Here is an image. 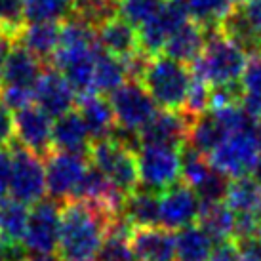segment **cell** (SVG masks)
<instances>
[{
	"label": "cell",
	"instance_id": "obj_29",
	"mask_svg": "<svg viewBox=\"0 0 261 261\" xmlns=\"http://www.w3.org/2000/svg\"><path fill=\"white\" fill-rule=\"evenodd\" d=\"M128 69L124 59H118L99 48L97 59H95V73H94V92L97 94H113L115 90L124 86L128 82Z\"/></svg>",
	"mask_w": 261,
	"mask_h": 261
},
{
	"label": "cell",
	"instance_id": "obj_18",
	"mask_svg": "<svg viewBox=\"0 0 261 261\" xmlns=\"http://www.w3.org/2000/svg\"><path fill=\"white\" fill-rule=\"evenodd\" d=\"M44 69L46 67H44L42 59H38L27 48L14 42V46H12V50H10L6 58V63H4L0 84L35 90L37 82L42 76Z\"/></svg>",
	"mask_w": 261,
	"mask_h": 261
},
{
	"label": "cell",
	"instance_id": "obj_37",
	"mask_svg": "<svg viewBox=\"0 0 261 261\" xmlns=\"http://www.w3.org/2000/svg\"><path fill=\"white\" fill-rule=\"evenodd\" d=\"M240 14L248 23V27L252 29L257 40L261 42V0H246V2H239Z\"/></svg>",
	"mask_w": 261,
	"mask_h": 261
},
{
	"label": "cell",
	"instance_id": "obj_34",
	"mask_svg": "<svg viewBox=\"0 0 261 261\" xmlns=\"http://www.w3.org/2000/svg\"><path fill=\"white\" fill-rule=\"evenodd\" d=\"M25 21V0H0V31L4 35L15 40Z\"/></svg>",
	"mask_w": 261,
	"mask_h": 261
},
{
	"label": "cell",
	"instance_id": "obj_3",
	"mask_svg": "<svg viewBox=\"0 0 261 261\" xmlns=\"http://www.w3.org/2000/svg\"><path fill=\"white\" fill-rule=\"evenodd\" d=\"M193 80V69L164 54L149 58L139 82L160 109L181 111Z\"/></svg>",
	"mask_w": 261,
	"mask_h": 261
},
{
	"label": "cell",
	"instance_id": "obj_31",
	"mask_svg": "<svg viewBox=\"0 0 261 261\" xmlns=\"http://www.w3.org/2000/svg\"><path fill=\"white\" fill-rule=\"evenodd\" d=\"M191 19L202 25L204 29H216L229 15L234 2L232 0H187Z\"/></svg>",
	"mask_w": 261,
	"mask_h": 261
},
{
	"label": "cell",
	"instance_id": "obj_16",
	"mask_svg": "<svg viewBox=\"0 0 261 261\" xmlns=\"http://www.w3.org/2000/svg\"><path fill=\"white\" fill-rule=\"evenodd\" d=\"M136 261H177L175 234L164 227H136L130 234Z\"/></svg>",
	"mask_w": 261,
	"mask_h": 261
},
{
	"label": "cell",
	"instance_id": "obj_4",
	"mask_svg": "<svg viewBox=\"0 0 261 261\" xmlns=\"http://www.w3.org/2000/svg\"><path fill=\"white\" fill-rule=\"evenodd\" d=\"M210 164L231 179L255 175L261 160V126L250 122L237 132H231L212 152Z\"/></svg>",
	"mask_w": 261,
	"mask_h": 261
},
{
	"label": "cell",
	"instance_id": "obj_32",
	"mask_svg": "<svg viewBox=\"0 0 261 261\" xmlns=\"http://www.w3.org/2000/svg\"><path fill=\"white\" fill-rule=\"evenodd\" d=\"M166 2L168 0H116V12L136 29H141L162 12Z\"/></svg>",
	"mask_w": 261,
	"mask_h": 261
},
{
	"label": "cell",
	"instance_id": "obj_8",
	"mask_svg": "<svg viewBox=\"0 0 261 261\" xmlns=\"http://www.w3.org/2000/svg\"><path fill=\"white\" fill-rule=\"evenodd\" d=\"M10 151H12V159H14L12 187H10L12 198L27 204V206L40 202L44 195L48 193L44 159L19 145L17 141L10 145Z\"/></svg>",
	"mask_w": 261,
	"mask_h": 261
},
{
	"label": "cell",
	"instance_id": "obj_10",
	"mask_svg": "<svg viewBox=\"0 0 261 261\" xmlns=\"http://www.w3.org/2000/svg\"><path fill=\"white\" fill-rule=\"evenodd\" d=\"M86 154L54 151L46 159V183L54 200H71L79 189L82 177L90 168Z\"/></svg>",
	"mask_w": 261,
	"mask_h": 261
},
{
	"label": "cell",
	"instance_id": "obj_46",
	"mask_svg": "<svg viewBox=\"0 0 261 261\" xmlns=\"http://www.w3.org/2000/svg\"><path fill=\"white\" fill-rule=\"evenodd\" d=\"M259 237H261V229H259Z\"/></svg>",
	"mask_w": 261,
	"mask_h": 261
},
{
	"label": "cell",
	"instance_id": "obj_21",
	"mask_svg": "<svg viewBox=\"0 0 261 261\" xmlns=\"http://www.w3.org/2000/svg\"><path fill=\"white\" fill-rule=\"evenodd\" d=\"M204 44H206V29L193 19H189L185 25H181L172 37L168 38L162 54L191 67L200 58Z\"/></svg>",
	"mask_w": 261,
	"mask_h": 261
},
{
	"label": "cell",
	"instance_id": "obj_5",
	"mask_svg": "<svg viewBox=\"0 0 261 261\" xmlns=\"http://www.w3.org/2000/svg\"><path fill=\"white\" fill-rule=\"evenodd\" d=\"M90 164L101 172L113 187L122 196H128L139 189L138 151L116 138L92 141L88 152Z\"/></svg>",
	"mask_w": 261,
	"mask_h": 261
},
{
	"label": "cell",
	"instance_id": "obj_30",
	"mask_svg": "<svg viewBox=\"0 0 261 261\" xmlns=\"http://www.w3.org/2000/svg\"><path fill=\"white\" fill-rule=\"evenodd\" d=\"M74 0H25V19L63 23L73 15Z\"/></svg>",
	"mask_w": 261,
	"mask_h": 261
},
{
	"label": "cell",
	"instance_id": "obj_15",
	"mask_svg": "<svg viewBox=\"0 0 261 261\" xmlns=\"http://www.w3.org/2000/svg\"><path fill=\"white\" fill-rule=\"evenodd\" d=\"M74 101H76V92L67 82L65 76L56 67H46L35 86V105H38L51 118H58L73 111Z\"/></svg>",
	"mask_w": 261,
	"mask_h": 261
},
{
	"label": "cell",
	"instance_id": "obj_42",
	"mask_svg": "<svg viewBox=\"0 0 261 261\" xmlns=\"http://www.w3.org/2000/svg\"><path fill=\"white\" fill-rule=\"evenodd\" d=\"M14 38H10L8 35H4L2 31H0V79H2V71H4V63H6V58L10 50H12V46H14Z\"/></svg>",
	"mask_w": 261,
	"mask_h": 261
},
{
	"label": "cell",
	"instance_id": "obj_35",
	"mask_svg": "<svg viewBox=\"0 0 261 261\" xmlns=\"http://www.w3.org/2000/svg\"><path fill=\"white\" fill-rule=\"evenodd\" d=\"M0 103L12 113H17L35 103V90L0 84Z\"/></svg>",
	"mask_w": 261,
	"mask_h": 261
},
{
	"label": "cell",
	"instance_id": "obj_9",
	"mask_svg": "<svg viewBox=\"0 0 261 261\" xmlns=\"http://www.w3.org/2000/svg\"><path fill=\"white\" fill-rule=\"evenodd\" d=\"M59 234H61V208L54 198H42L33 204L29 225L23 244L31 255L58 254Z\"/></svg>",
	"mask_w": 261,
	"mask_h": 261
},
{
	"label": "cell",
	"instance_id": "obj_43",
	"mask_svg": "<svg viewBox=\"0 0 261 261\" xmlns=\"http://www.w3.org/2000/svg\"><path fill=\"white\" fill-rule=\"evenodd\" d=\"M255 179L261 183V160H259V166H257V170H255Z\"/></svg>",
	"mask_w": 261,
	"mask_h": 261
},
{
	"label": "cell",
	"instance_id": "obj_19",
	"mask_svg": "<svg viewBox=\"0 0 261 261\" xmlns=\"http://www.w3.org/2000/svg\"><path fill=\"white\" fill-rule=\"evenodd\" d=\"M76 111L82 116V122L86 126L92 141L113 138L116 130L115 113H113L111 101H107L101 94L90 92V94L80 95Z\"/></svg>",
	"mask_w": 261,
	"mask_h": 261
},
{
	"label": "cell",
	"instance_id": "obj_39",
	"mask_svg": "<svg viewBox=\"0 0 261 261\" xmlns=\"http://www.w3.org/2000/svg\"><path fill=\"white\" fill-rule=\"evenodd\" d=\"M15 141V122L14 113L6 109L0 103V149L2 147H10Z\"/></svg>",
	"mask_w": 261,
	"mask_h": 261
},
{
	"label": "cell",
	"instance_id": "obj_1",
	"mask_svg": "<svg viewBox=\"0 0 261 261\" xmlns=\"http://www.w3.org/2000/svg\"><path fill=\"white\" fill-rule=\"evenodd\" d=\"M118 214L84 200H67L61 208L58 255L61 261H86L99 254L109 225Z\"/></svg>",
	"mask_w": 261,
	"mask_h": 261
},
{
	"label": "cell",
	"instance_id": "obj_6",
	"mask_svg": "<svg viewBox=\"0 0 261 261\" xmlns=\"http://www.w3.org/2000/svg\"><path fill=\"white\" fill-rule=\"evenodd\" d=\"M138 168L141 187L152 193H162L179 183L181 149L170 145H139Z\"/></svg>",
	"mask_w": 261,
	"mask_h": 261
},
{
	"label": "cell",
	"instance_id": "obj_41",
	"mask_svg": "<svg viewBox=\"0 0 261 261\" xmlns=\"http://www.w3.org/2000/svg\"><path fill=\"white\" fill-rule=\"evenodd\" d=\"M210 261H242V255H240L234 240H229V242L216 244Z\"/></svg>",
	"mask_w": 261,
	"mask_h": 261
},
{
	"label": "cell",
	"instance_id": "obj_36",
	"mask_svg": "<svg viewBox=\"0 0 261 261\" xmlns=\"http://www.w3.org/2000/svg\"><path fill=\"white\" fill-rule=\"evenodd\" d=\"M242 92L250 95H259L261 97V51L252 54L248 58L246 69L240 79Z\"/></svg>",
	"mask_w": 261,
	"mask_h": 261
},
{
	"label": "cell",
	"instance_id": "obj_17",
	"mask_svg": "<svg viewBox=\"0 0 261 261\" xmlns=\"http://www.w3.org/2000/svg\"><path fill=\"white\" fill-rule=\"evenodd\" d=\"M95 37L103 51L118 59H128L141 51L138 29L120 15H115L95 27Z\"/></svg>",
	"mask_w": 261,
	"mask_h": 261
},
{
	"label": "cell",
	"instance_id": "obj_26",
	"mask_svg": "<svg viewBox=\"0 0 261 261\" xmlns=\"http://www.w3.org/2000/svg\"><path fill=\"white\" fill-rule=\"evenodd\" d=\"M216 242L198 223L189 225L175 232V259L177 261H210Z\"/></svg>",
	"mask_w": 261,
	"mask_h": 261
},
{
	"label": "cell",
	"instance_id": "obj_12",
	"mask_svg": "<svg viewBox=\"0 0 261 261\" xmlns=\"http://www.w3.org/2000/svg\"><path fill=\"white\" fill-rule=\"evenodd\" d=\"M200 198L187 183H175L160 193V227L181 231L195 225L200 216Z\"/></svg>",
	"mask_w": 261,
	"mask_h": 261
},
{
	"label": "cell",
	"instance_id": "obj_13",
	"mask_svg": "<svg viewBox=\"0 0 261 261\" xmlns=\"http://www.w3.org/2000/svg\"><path fill=\"white\" fill-rule=\"evenodd\" d=\"M15 141L38 154L40 159H48L54 152L51 145V116L46 115L38 105H29L25 109L14 113Z\"/></svg>",
	"mask_w": 261,
	"mask_h": 261
},
{
	"label": "cell",
	"instance_id": "obj_23",
	"mask_svg": "<svg viewBox=\"0 0 261 261\" xmlns=\"http://www.w3.org/2000/svg\"><path fill=\"white\" fill-rule=\"evenodd\" d=\"M122 218L136 227H156L160 225V193L138 189L124 198Z\"/></svg>",
	"mask_w": 261,
	"mask_h": 261
},
{
	"label": "cell",
	"instance_id": "obj_40",
	"mask_svg": "<svg viewBox=\"0 0 261 261\" xmlns=\"http://www.w3.org/2000/svg\"><path fill=\"white\" fill-rule=\"evenodd\" d=\"M234 244L239 248L242 261H261V237H246V239L234 240Z\"/></svg>",
	"mask_w": 261,
	"mask_h": 261
},
{
	"label": "cell",
	"instance_id": "obj_11",
	"mask_svg": "<svg viewBox=\"0 0 261 261\" xmlns=\"http://www.w3.org/2000/svg\"><path fill=\"white\" fill-rule=\"evenodd\" d=\"M189 19H191V12H189L187 0H168L166 6L162 8V12L152 21L138 29L141 51L149 58L162 54L168 38Z\"/></svg>",
	"mask_w": 261,
	"mask_h": 261
},
{
	"label": "cell",
	"instance_id": "obj_38",
	"mask_svg": "<svg viewBox=\"0 0 261 261\" xmlns=\"http://www.w3.org/2000/svg\"><path fill=\"white\" fill-rule=\"evenodd\" d=\"M12 166H14L12 151H10V147H2L0 149V200L8 198V195H10V187H12Z\"/></svg>",
	"mask_w": 261,
	"mask_h": 261
},
{
	"label": "cell",
	"instance_id": "obj_22",
	"mask_svg": "<svg viewBox=\"0 0 261 261\" xmlns=\"http://www.w3.org/2000/svg\"><path fill=\"white\" fill-rule=\"evenodd\" d=\"M15 42L35 54L38 59H50L58 51L61 42V23L35 21L25 25L17 35Z\"/></svg>",
	"mask_w": 261,
	"mask_h": 261
},
{
	"label": "cell",
	"instance_id": "obj_25",
	"mask_svg": "<svg viewBox=\"0 0 261 261\" xmlns=\"http://www.w3.org/2000/svg\"><path fill=\"white\" fill-rule=\"evenodd\" d=\"M196 223L212 237L216 244L234 240V227H237V216L227 204L221 202H202L200 216Z\"/></svg>",
	"mask_w": 261,
	"mask_h": 261
},
{
	"label": "cell",
	"instance_id": "obj_33",
	"mask_svg": "<svg viewBox=\"0 0 261 261\" xmlns=\"http://www.w3.org/2000/svg\"><path fill=\"white\" fill-rule=\"evenodd\" d=\"M212 103V86L198 74L193 73V80L187 92V99L183 105V113L191 118H198V116L206 115L210 111Z\"/></svg>",
	"mask_w": 261,
	"mask_h": 261
},
{
	"label": "cell",
	"instance_id": "obj_27",
	"mask_svg": "<svg viewBox=\"0 0 261 261\" xmlns=\"http://www.w3.org/2000/svg\"><path fill=\"white\" fill-rule=\"evenodd\" d=\"M227 136H229V132L225 130V126L218 120V116L212 111H208L206 115L193 120L191 130H189L187 145L206 156H210Z\"/></svg>",
	"mask_w": 261,
	"mask_h": 261
},
{
	"label": "cell",
	"instance_id": "obj_20",
	"mask_svg": "<svg viewBox=\"0 0 261 261\" xmlns=\"http://www.w3.org/2000/svg\"><path fill=\"white\" fill-rule=\"evenodd\" d=\"M51 145L56 151L88 156L90 147H92V138L82 122L79 111L73 109L56 118L54 128H51Z\"/></svg>",
	"mask_w": 261,
	"mask_h": 261
},
{
	"label": "cell",
	"instance_id": "obj_28",
	"mask_svg": "<svg viewBox=\"0 0 261 261\" xmlns=\"http://www.w3.org/2000/svg\"><path fill=\"white\" fill-rule=\"evenodd\" d=\"M31 208L15 198L0 200V242L23 244Z\"/></svg>",
	"mask_w": 261,
	"mask_h": 261
},
{
	"label": "cell",
	"instance_id": "obj_44",
	"mask_svg": "<svg viewBox=\"0 0 261 261\" xmlns=\"http://www.w3.org/2000/svg\"><path fill=\"white\" fill-rule=\"evenodd\" d=\"M86 261H101V259H99V257L95 255V257H92V259H86Z\"/></svg>",
	"mask_w": 261,
	"mask_h": 261
},
{
	"label": "cell",
	"instance_id": "obj_14",
	"mask_svg": "<svg viewBox=\"0 0 261 261\" xmlns=\"http://www.w3.org/2000/svg\"><path fill=\"white\" fill-rule=\"evenodd\" d=\"M193 120L195 118L187 116L183 111H159L138 134L139 145H170L181 149L187 145Z\"/></svg>",
	"mask_w": 261,
	"mask_h": 261
},
{
	"label": "cell",
	"instance_id": "obj_24",
	"mask_svg": "<svg viewBox=\"0 0 261 261\" xmlns=\"http://www.w3.org/2000/svg\"><path fill=\"white\" fill-rule=\"evenodd\" d=\"M223 202L234 216H254L261 219V183L252 175L232 179Z\"/></svg>",
	"mask_w": 261,
	"mask_h": 261
},
{
	"label": "cell",
	"instance_id": "obj_7",
	"mask_svg": "<svg viewBox=\"0 0 261 261\" xmlns=\"http://www.w3.org/2000/svg\"><path fill=\"white\" fill-rule=\"evenodd\" d=\"M109 101L115 113L116 128L136 136L159 113V105L138 80H130L115 90Z\"/></svg>",
	"mask_w": 261,
	"mask_h": 261
},
{
	"label": "cell",
	"instance_id": "obj_45",
	"mask_svg": "<svg viewBox=\"0 0 261 261\" xmlns=\"http://www.w3.org/2000/svg\"><path fill=\"white\" fill-rule=\"evenodd\" d=\"M232 2H234V4H239V2H246V0H232Z\"/></svg>",
	"mask_w": 261,
	"mask_h": 261
},
{
	"label": "cell",
	"instance_id": "obj_2",
	"mask_svg": "<svg viewBox=\"0 0 261 261\" xmlns=\"http://www.w3.org/2000/svg\"><path fill=\"white\" fill-rule=\"evenodd\" d=\"M246 63L248 51L216 27L206 29L204 50L191 69L212 88H221L240 84Z\"/></svg>",
	"mask_w": 261,
	"mask_h": 261
}]
</instances>
